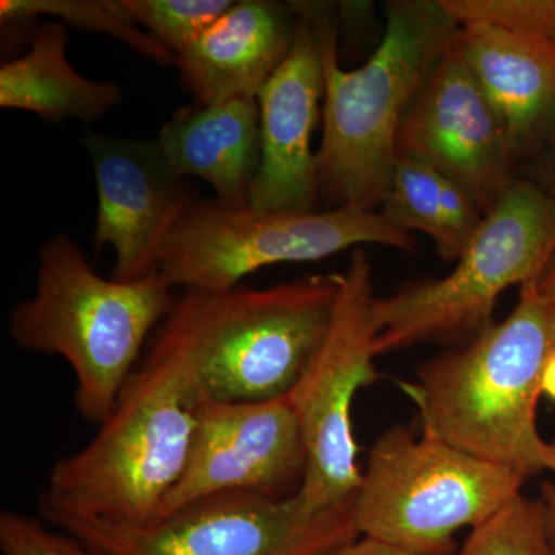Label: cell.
<instances>
[{
	"instance_id": "1",
	"label": "cell",
	"mask_w": 555,
	"mask_h": 555,
	"mask_svg": "<svg viewBox=\"0 0 555 555\" xmlns=\"http://www.w3.org/2000/svg\"><path fill=\"white\" fill-rule=\"evenodd\" d=\"M206 357L201 297L184 291L96 436L51 467L42 517L155 521L188 463Z\"/></svg>"
},
{
	"instance_id": "2",
	"label": "cell",
	"mask_w": 555,
	"mask_h": 555,
	"mask_svg": "<svg viewBox=\"0 0 555 555\" xmlns=\"http://www.w3.org/2000/svg\"><path fill=\"white\" fill-rule=\"evenodd\" d=\"M324 61L323 139L317 153L320 195L332 208L378 211L397 160L401 124L460 24L441 0H397L366 64L343 69L326 7L310 5Z\"/></svg>"
},
{
	"instance_id": "3",
	"label": "cell",
	"mask_w": 555,
	"mask_h": 555,
	"mask_svg": "<svg viewBox=\"0 0 555 555\" xmlns=\"http://www.w3.org/2000/svg\"><path fill=\"white\" fill-rule=\"evenodd\" d=\"M532 280L517 308L462 349L416 369L401 389L418 409L422 436L528 480L543 467L537 427L543 371L555 352V315Z\"/></svg>"
},
{
	"instance_id": "4",
	"label": "cell",
	"mask_w": 555,
	"mask_h": 555,
	"mask_svg": "<svg viewBox=\"0 0 555 555\" xmlns=\"http://www.w3.org/2000/svg\"><path fill=\"white\" fill-rule=\"evenodd\" d=\"M173 288L159 270L134 281L101 276L60 233L40 248L38 286L10 313V337L22 350L64 358L75 374L79 414L102 425L150 332L173 309Z\"/></svg>"
},
{
	"instance_id": "5",
	"label": "cell",
	"mask_w": 555,
	"mask_h": 555,
	"mask_svg": "<svg viewBox=\"0 0 555 555\" xmlns=\"http://www.w3.org/2000/svg\"><path fill=\"white\" fill-rule=\"evenodd\" d=\"M555 254V199L517 179L485 215L455 269L375 299V353L420 343L463 341L491 326L496 299L539 280Z\"/></svg>"
},
{
	"instance_id": "6",
	"label": "cell",
	"mask_w": 555,
	"mask_h": 555,
	"mask_svg": "<svg viewBox=\"0 0 555 555\" xmlns=\"http://www.w3.org/2000/svg\"><path fill=\"white\" fill-rule=\"evenodd\" d=\"M526 478L406 426L369 452L356 494L360 535L416 555H454V535L477 528L521 495Z\"/></svg>"
},
{
	"instance_id": "7",
	"label": "cell",
	"mask_w": 555,
	"mask_h": 555,
	"mask_svg": "<svg viewBox=\"0 0 555 555\" xmlns=\"http://www.w3.org/2000/svg\"><path fill=\"white\" fill-rule=\"evenodd\" d=\"M361 244L416 246L411 233L366 208L268 211L192 199L171 230L159 272L184 291H228L259 269L318 261Z\"/></svg>"
},
{
	"instance_id": "8",
	"label": "cell",
	"mask_w": 555,
	"mask_h": 555,
	"mask_svg": "<svg viewBox=\"0 0 555 555\" xmlns=\"http://www.w3.org/2000/svg\"><path fill=\"white\" fill-rule=\"evenodd\" d=\"M199 292L207 331L204 396L262 401L287 396L326 337L337 273L269 288Z\"/></svg>"
},
{
	"instance_id": "9",
	"label": "cell",
	"mask_w": 555,
	"mask_h": 555,
	"mask_svg": "<svg viewBox=\"0 0 555 555\" xmlns=\"http://www.w3.org/2000/svg\"><path fill=\"white\" fill-rule=\"evenodd\" d=\"M356 496L310 511L297 494H222L147 525L54 516L47 524L104 555H323L360 535Z\"/></svg>"
},
{
	"instance_id": "10",
	"label": "cell",
	"mask_w": 555,
	"mask_h": 555,
	"mask_svg": "<svg viewBox=\"0 0 555 555\" xmlns=\"http://www.w3.org/2000/svg\"><path fill=\"white\" fill-rule=\"evenodd\" d=\"M338 294L323 343L287 393L305 437L308 469L298 495L310 511L349 502L363 481L352 429V404L361 387L377 382L374 360L378 327L372 266L353 248L337 273Z\"/></svg>"
},
{
	"instance_id": "11",
	"label": "cell",
	"mask_w": 555,
	"mask_h": 555,
	"mask_svg": "<svg viewBox=\"0 0 555 555\" xmlns=\"http://www.w3.org/2000/svg\"><path fill=\"white\" fill-rule=\"evenodd\" d=\"M306 469L305 437L287 396L233 403L204 396L184 473L156 520L235 492L287 499L301 489Z\"/></svg>"
},
{
	"instance_id": "12",
	"label": "cell",
	"mask_w": 555,
	"mask_h": 555,
	"mask_svg": "<svg viewBox=\"0 0 555 555\" xmlns=\"http://www.w3.org/2000/svg\"><path fill=\"white\" fill-rule=\"evenodd\" d=\"M397 156L447 175L483 215L517 181L505 126L467 67L455 35L404 116Z\"/></svg>"
},
{
	"instance_id": "13",
	"label": "cell",
	"mask_w": 555,
	"mask_h": 555,
	"mask_svg": "<svg viewBox=\"0 0 555 555\" xmlns=\"http://www.w3.org/2000/svg\"><path fill=\"white\" fill-rule=\"evenodd\" d=\"M98 188L94 247L115 250L112 278L134 281L159 270L160 257L192 196L158 142L86 137Z\"/></svg>"
},
{
	"instance_id": "14",
	"label": "cell",
	"mask_w": 555,
	"mask_h": 555,
	"mask_svg": "<svg viewBox=\"0 0 555 555\" xmlns=\"http://www.w3.org/2000/svg\"><path fill=\"white\" fill-rule=\"evenodd\" d=\"M294 9L292 49L258 94L261 166L248 199L257 210L313 211L320 196L312 134L324 100L323 47L309 3Z\"/></svg>"
},
{
	"instance_id": "15",
	"label": "cell",
	"mask_w": 555,
	"mask_h": 555,
	"mask_svg": "<svg viewBox=\"0 0 555 555\" xmlns=\"http://www.w3.org/2000/svg\"><path fill=\"white\" fill-rule=\"evenodd\" d=\"M456 46L505 126L514 163L555 129V42L485 21L462 22Z\"/></svg>"
},
{
	"instance_id": "16",
	"label": "cell",
	"mask_w": 555,
	"mask_h": 555,
	"mask_svg": "<svg viewBox=\"0 0 555 555\" xmlns=\"http://www.w3.org/2000/svg\"><path fill=\"white\" fill-rule=\"evenodd\" d=\"M294 7L241 0L178 56L185 89L201 105L257 98L294 43Z\"/></svg>"
},
{
	"instance_id": "17",
	"label": "cell",
	"mask_w": 555,
	"mask_h": 555,
	"mask_svg": "<svg viewBox=\"0 0 555 555\" xmlns=\"http://www.w3.org/2000/svg\"><path fill=\"white\" fill-rule=\"evenodd\" d=\"M156 142L179 178L204 179L222 206H248L261 166L257 98L178 109Z\"/></svg>"
},
{
	"instance_id": "18",
	"label": "cell",
	"mask_w": 555,
	"mask_h": 555,
	"mask_svg": "<svg viewBox=\"0 0 555 555\" xmlns=\"http://www.w3.org/2000/svg\"><path fill=\"white\" fill-rule=\"evenodd\" d=\"M65 24L51 21L33 36L30 50L0 67V107L35 113L49 122L93 124L122 102L115 82L86 78L67 57Z\"/></svg>"
},
{
	"instance_id": "19",
	"label": "cell",
	"mask_w": 555,
	"mask_h": 555,
	"mask_svg": "<svg viewBox=\"0 0 555 555\" xmlns=\"http://www.w3.org/2000/svg\"><path fill=\"white\" fill-rule=\"evenodd\" d=\"M378 211L398 229L425 233L447 261L462 257L485 218L462 185L408 156H397Z\"/></svg>"
},
{
	"instance_id": "20",
	"label": "cell",
	"mask_w": 555,
	"mask_h": 555,
	"mask_svg": "<svg viewBox=\"0 0 555 555\" xmlns=\"http://www.w3.org/2000/svg\"><path fill=\"white\" fill-rule=\"evenodd\" d=\"M54 17L82 30L104 33L164 65H178V56L131 20L120 0H2L0 20L22 22Z\"/></svg>"
},
{
	"instance_id": "21",
	"label": "cell",
	"mask_w": 555,
	"mask_h": 555,
	"mask_svg": "<svg viewBox=\"0 0 555 555\" xmlns=\"http://www.w3.org/2000/svg\"><path fill=\"white\" fill-rule=\"evenodd\" d=\"M454 555H555L542 499L518 495L474 528Z\"/></svg>"
},
{
	"instance_id": "22",
	"label": "cell",
	"mask_w": 555,
	"mask_h": 555,
	"mask_svg": "<svg viewBox=\"0 0 555 555\" xmlns=\"http://www.w3.org/2000/svg\"><path fill=\"white\" fill-rule=\"evenodd\" d=\"M131 20L177 56L232 9V0H120Z\"/></svg>"
},
{
	"instance_id": "23",
	"label": "cell",
	"mask_w": 555,
	"mask_h": 555,
	"mask_svg": "<svg viewBox=\"0 0 555 555\" xmlns=\"http://www.w3.org/2000/svg\"><path fill=\"white\" fill-rule=\"evenodd\" d=\"M2 555H104L39 518L3 509L0 513Z\"/></svg>"
},
{
	"instance_id": "24",
	"label": "cell",
	"mask_w": 555,
	"mask_h": 555,
	"mask_svg": "<svg viewBox=\"0 0 555 555\" xmlns=\"http://www.w3.org/2000/svg\"><path fill=\"white\" fill-rule=\"evenodd\" d=\"M323 555H416L406 553V551L397 550V547L386 545L378 540L369 539V537H358L353 542L346 543L327 551Z\"/></svg>"
},
{
	"instance_id": "25",
	"label": "cell",
	"mask_w": 555,
	"mask_h": 555,
	"mask_svg": "<svg viewBox=\"0 0 555 555\" xmlns=\"http://www.w3.org/2000/svg\"><path fill=\"white\" fill-rule=\"evenodd\" d=\"M540 499L545 505L547 532H550L551 545L555 554V485L545 481L540 488Z\"/></svg>"
},
{
	"instance_id": "26",
	"label": "cell",
	"mask_w": 555,
	"mask_h": 555,
	"mask_svg": "<svg viewBox=\"0 0 555 555\" xmlns=\"http://www.w3.org/2000/svg\"><path fill=\"white\" fill-rule=\"evenodd\" d=\"M537 288H539V294L542 295L555 315V254L545 272L537 281Z\"/></svg>"
},
{
	"instance_id": "27",
	"label": "cell",
	"mask_w": 555,
	"mask_h": 555,
	"mask_svg": "<svg viewBox=\"0 0 555 555\" xmlns=\"http://www.w3.org/2000/svg\"><path fill=\"white\" fill-rule=\"evenodd\" d=\"M546 142H550V153L542 171V184L537 185L555 199V129Z\"/></svg>"
},
{
	"instance_id": "28",
	"label": "cell",
	"mask_w": 555,
	"mask_h": 555,
	"mask_svg": "<svg viewBox=\"0 0 555 555\" xmlns=\"http://www.w3.org/2000/svg\"><path fill=\"white\" fill-rule=\"evenodd\" d=\"M542 390L555 401V352L547 360L545 371H543Z\"/></svg>"
},
{
	"instance_id": "29",
	"label": "cell",
	"mask_w": 555,
	"mask_h": 555,
	"mask_svg": "<svg viewBox=\"0 0 555 555\" xmlns=\"http://www.w3.org/2000/svg\"><path fill=\"white\" fill-rule=\"evenodd\" d=\"M542 462L545 469L555 473V438L551 443L546 441L545 448H543Z\"/></svg>"
},
{
	"instance_id": "30",
	"label": "cell",
	"mask_w": 555,
	"mask_h": 555,
	"mask_svg": "<svg viewBox=\"0 0 555 555\" xmlns=\"http://www.w3.org/2000/svg\"><path fill=\"white\" fill-rule=\"evenodd\" d=\"M550 40H553V42H555V0H554L553 17H551Z\"/></svg>"
}]
</instances>
